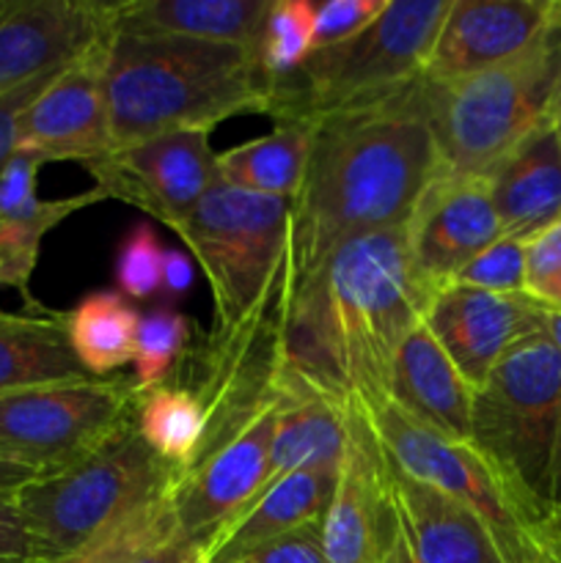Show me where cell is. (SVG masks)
I'll use <instances>...</instances> for the list:
<instances>
[{
    "mask_svg": "<svg viewBox=\"0 0 561 563\" xmlns=\"http://www.w3.org/2000/svg\"><path fill=\"white\" fill-rule=\"evenodd\" d=\"M429 300L402 225L341 242L289 295L273 383L339 405L388 399L396 352Z\"/></svg>",
    "mask_w": 561,
    "mask_h": 563,
    "instance_id": "cell-1",
    "label": "cell"
},
{
    "mask_svg": "<svg viewBox=\"0 0 561 563\" xmlns=\"http://www.w3.org/2000/svg\"><path fill=\"white\" fill-rule=\"evenodd\" d=\"M438 174L424 77L319 115L300 190L289 201V295L341 242L405 225Z\"/></svg>",
    "mask_w": 561,
    "mask_h": 563,
    "instance_id": "cell-2",
    "label": "cell"
},
{
    "mask_svg": "<svg viewBox=\"0 0 561 563\" xmlns=\"http://www.w3.org/2000/svg\"><path fill=\"white\" fill-rule=\"evenodd\" d=\"M102 86L113 148L174 130H215L234 115H270L275 108V80L253 49L124 33L110 22Z\"/></svg>",
    "mask_w": 561,
    "mask_h": 563,
    "instance_id": "cell-3",
    "label": "cell"
},
{
    "mask_svg": "<svg viewBox=\"0 0 561 563\" xmlns=\"http://www.w3.org/2000/svg\"><path fill=\"white\" fill-rule=\"evenodd\" d=\"M561 355L548 330L512 346L473 390L471 443L553 544Z\"/></svg>",
    "mask_w": 561,
    "mask_h": 563,
    "instance_id": "cell-4",
    "label": "cell"
},
{
    "mask_svg": "<svg viewBox=\"0 0 561 563\" xmlns=\"http://www.w3.org/2000/svg\"><path fill=\"white\" fill-rule=\"evenodd\" d=\"M561 66V31L526 53L449 82L424 80L440 168L487 179L495 165L548 115Z\"/></svg>",
    "mask_w": 561,
    "mask_h": 563,
    "instance_id": "cell-5",
    "label": "cell"
},
{
    "mask_svg": "<svg viewBox=\"0 0 561 563\" xmlns=\"http://www.w3.org/2000/svg\"><path fill=\"white\" fill-rule=\"evenodd\" d=\"M179 476L182 467L148 449L132 416L97 449L31 478L14 495L38 542L61 559L138 506L170 493Z\"/></svg>",
    "mask_w": 561,
    "mask_h": 563,
    "instance_id": "cell-6",
    "label": "cell"
},
{
    "mask_svg": "<svg viewBox=\"0 0 561 563\" xmlns=\"http://www.w3.org/2000/svg\"><path fill=\"white\" fill-rule=\"evenodd\" d=\"M449 9L451 0H388L361 33L317 49L297 75L275 82L270 115L319 119L418 80Z\"/></svg>",
    "mask_w": 561,
    "mask_h": 563,
    "instance_id": "cell-7",
    "label": "cell"
},
{
    "mask_svg": "<svg viewBox=\"0 0 561 563\" xmlns=\"http://www.w3.org/2000/svg\"><path fill=\"white\" fill-rule=\"evenodd\" d=\"M289 201L218 181L174 234L196 258L212 295V333L237 328L273 286L284 258Z\"/></svg>",
    "mask_w": 561,
    "mask_h": 563,
    "instance_id": "cell-8",
    "label": "cell"
},
{
    "mask_svg": "<svg viewBox=\"0 0 561 563\" xmlns=\"http://www.w3.org/2000/svg\"><path fill=\"white\" fill-rule=\"evenodd\" d=\"M358 407L383 454L407 478L427 484L471 509L493 533L506 563H537L542 559L550 542L522 515L498 473L479 454L471 440H454L432 432L402 412L391 399Z\"/></svg>",
    "mask_w": 561,
    "mask_h": 563,
    "instance_id": "cell-9",
    "label": "cell"
},
{
    "mask_svg": "<svg viewBox=\"0 0 561 563\" xmlns=\"http://www.w3.org/2000/svg\"><path fill=\"white\" fill-rule=\"evenodd\" d=\"M138 390L127 377H80L0 396V460L53 473L97 449L135 416Z\"/></svg>",
    "mask_w": 561,
    "mask_h": 563,
    "instance_id": "cell-10",
    "label": "cell"
},
{
    "mask_svg": "<svg viewBox=\"0 0 561 563\" xmlns=\"http://www.w3.org/2000/svg\"><path fill=\"white\" fill-rule=\"evenodd\" d=\"M278 394L273 377L209 421L207 438L182 471L174 509L187 537L207 539L267 484Z\"/></svg>",
    "mask_w": 561,
    "mask_h": 563,
    "instance_id": "cell-11",
    "label": "cell"
},
{
    "mask_svg": "<svg viewBox=\"0 0 561 563\" xmlns=\"http://www.w3.org/2000/svg\"><path fill=\"white\" fill-rule=\"evenodd\" d=\"M209 132L212 130L163 132L113 148L86 168L105 198L130 203L174 231L220 181Z\"/></svg>",
    "mask_w": 561,
    "mask_h": 563,
    "instance_id": "cell-12",
    "label": "cell"
},
{
    "mask_svg": "<svg viewBox=\"0 0 561 563\" xmlns=\"http://www.w3.org/2000/svg\"><path fill=\"white\" fill-rule=\"evenodd\" d=\"M380 495V563H506L471 509L407 478L385 454Z\"/></svg>",
    "mask_w": 561,
    "mask_h": 563,
    "instance_id": "cell-13",
    "label": "cell"
},
{
    "mask_svg": "<svg viewBox=\"0 0 561 563\" xmlns=\"http://www.w3.org/2000/svg\"><path fill=\"white\" fill-rule=\"evenodd\" d=\"M405 245L413 275L429 297L454 284L468 262L504 236L487 179L435 176L405 220Z\"/></svg>",
    "mask_w": 561,
    "mask_h": 563,
    "instance_id": "cell-14",
    "label": "cell"
},
{
    "mask_svg": "<svg viewBox=\"0 0 561 563\" xmlns=\"http://www.w3.org/2000/svg\"><path fill=\"white\" fill-rule=\"evenodd\" d=\"M561 31V0H451L421 77L449 82L512 60Z\"/></svg>",
    "mask_w": 561,
    "mask_h": 563,
    "instance_id": "cell-15",
    "label": "cell"
},
{
    "mask_svg": "<svg viewBox=\"0 0 561 563\" xmlns=\"http://www.w3.org/2000/svg\"><path fill=\"white\" fill-rule=\"evenodd\" d=\"M102 47L88 49L58 71L16 121V152L42 163L91 165L113 152L102 86Z\"/></svg>",
    "mask_w": 561,
    "mask_h": 563,
    "instance_id": "cell-16",
    "label": "cell"
},
{
    "mask_svg": "<svg viewBox=\"0 0 561 563\" xmlns=\"http://www.w3.org/2000/svg\"><path fill=\"white\" fill-rule=\"evenodd\" d=\"M548 319L550 313L522 291L498 295L468 286H446L424 311V324L473 390L512 346L548 330Z\"/></svg>",
    "mask_w": 561,
    "mask_h": 563,
    "instance_id": "cell-17",
    "label": "cell"
},
{
    "mask_svg": "<svg viewBox=\"0 0 561 563\" xmlns=\"http://www.w3.org/2000/svg\"><path fill=\"white\" fill-rule=\"evenodd\" d=\"M108 36V3L9 0L0 3V97L64 69Z\"/></svg>",
    "mask_w": 561,
    "mask_h": 563,
    "instance_id": "cell-18",
    "label": "cell"
},
{
    "mask_svg": "<svg viewBox=\"0 0 561 563\" xmlns=\"http://www.w3.org/2000/svg\"><path fill=\"white\" fill-rule=\"evenodd\" d=\"M383 451L361 407L346 405V445L336 467V484L319 517V542L328 563H380V495Z\"/></svg>",
    "mask_w": 561,
    "mask_h": 563,
    "instance_id": "cell-19",
    "label": "cell"
},
{
    "mask_svg": "<svg viewBox=\"0 0 561 563\" xmlns=\"http://www.w3.org/2000/svg\"><path fill=\"white\" fill-rule=\"evenodd\" d=\"M42 165L38 157L16 152L0 170V289H14L25 302L28 313L50 311L31 291L44 236L80 209L108 201L97 187L69 198L44 201L36 192Z\"/></svg>",
    "mask_w": 561,
    "mask_h": 563,
    "instance_id": "cell-20",
    "label": "cell"
},
{
    "mask_svg": "<svg viewBox=\"0 0 561 563\" xmlns=\"http://www.w3.org/2000/svg\"><path fill=\"white\" fill-rule=\"evenodd\" d=\"M336 467H308L264 484L240 511L201 539L207 561L242 563L262 544L319 522L333 493Z\"/></svg>",
    "mask_w": 561,
    "mask_h": 563,
    "instance_id": "cell-21",
    "label": "cell"
},
{
    "mask_svg": "<svg viewBox=\"0 0 561 563\" xmlns=\"http://www.w3.org/2000/svg\"><path fill=\"white\" fill-rule=\"evenodd\" d=\"M504 236L528 242L561 220V146L544 115L487 176Z\"/></svg>",
    "mask_w": 561,
    "mask_h": 563,
    "instance_id": "cell-22",
    "label": "cell"
},
{
    "mask_svg": "<svg viewBox=\"0 0 561 563\" xmlns=\"http://www.w3.org/2000/svg\"><path fill=\"white\" fill-rule=\"evenodd\" d=\"M388 399L432 432L471 440L473 388L421 322L396 352Z\"/></svg>",
    "mask_w": 561,
    "mask_h": 563,
    "instance_id": "cell-23",
    "label": "cell"
},
{
    "mask_svg": "<svg viewBox=\"0 0 561 563\" xmlns=\"http://www.w3.org/2000/svg\"><path fill=\"white\" fill-rule=\"evenodd\" d=\"M273 0H135L108 3L113 31L234 44L258 53Z\"/></svg>",
    "mask_w": 561,
    "mask_h": 563,
    "instance_id": "cell-24",
    "label": "cell"
},
{
    "mask_svg": "<svg viewBox=\"0 0 561 563\" xmlns=\"http://www.w3.org/2000/svg\"><path fill=\"white\" fill-rule=\"evenodd\" d=\"M170 493L138 506L53 563H209L201 539L187 537L179 526Z\"/></svg>",
    "mask_w": 561,
    "mask_h": 563,
    "instance_id": "cell-25",
    "label": "cell"
},
{
    "mask_svg": "<svg viewBox=\"0 0 561 563\" xmlns=\"http://www.w3.org/2000/svg\"><path fill=\"white\" fill-rule=\"evenodd\" d=\"M278 394L267 482L308 467H336L346 445V405L306 390Z\"/></svg>",
    "mask_w": 561,
    "mask_h": 563,
    "instance_id": "cell-26",
    "label": "cell"
},
{
    "mask_svg": "<svg viewBox=\"0 0 561 563\" xmlns=\"http://www.w3.org/2000/svg\"><path fill=\"white\" fill-rule=\"evenodd\" d=\"M88 377L69 344L66 313L0 311V396Z\"/></svg>",
    "mask_w": 561,
    "mask_h": 563,
    "instance_id": "cell-27",
    "label": "cell"
},
{
    "mask_svg": "<svg viewBox=\"0 0 561 563\" xmlns=\"http://www.w3.org/2000/svg\"><path fill=\"white\" fill-rule=\"evenodd\" d=\"M314 132H317V119L311 115L275 119V130L270 135L218 154L220 181L237 190L292 201L306 174Z\"/></svg>",
    "mask_w": 561,
    "mask_h": 563,
    "instance_id": "cell-28",
    "label": "cell"
},
{
    "mask_svg": "<svg viewBox=\"0 0 561 563\" xmlns=\"http://www.w3.org/2000/svg\"><path fill=\"white\" fill-rule=\"evenodd\" d=\"M138 322V311L119 291H94L66 311L69 344L88 377H108L132 363Z\"/></svg>",
    "mask_w": 561,
    "mask_h": 563,
    "instance_id": "cell-29",
    "label": "cell"
},
{
    "mask_svg": "<svg viewBox=\"0 0 561 563\" xmlns=\"http://www.w3.org/2000/svg\"><path fill=\"white\" fill-rule=\"evenodd\" d=\"M135 423L154 454L185 471L207 438V407L185 385H160L138 394Z\"/></svg>",
    "mask_w": 561,
    "mask_h": 563,
    "instance_id": "cell-30",
    "label": "cell"
},
{
    "mask_svg": "<svg viewBox=\"0 0 561 563\" xmlns=\"http://www.w3.org/2000/svg\"><path fill=\"white\" fill-rule=\"evenodd\" d=\"M187 341H190V322L174 311L170 306H157L148 313H143L138 322L135 335V383L138 394L168 385V377H174L176 366L187 355Z\"/></svg>",
    "mask_w": 561,
    "mask_h": 563,
    "instance_id": "cell-31",
    "label": "cell"
},
{
    "mask_svg": "<svg viewBox=\"0 0 561 563\" xmlns=\"http://www.w3.org/2000/svg\"><path fill=\"white\" fill-rule=\"evenodd\" d=\"M311 0H273L264 20L258 60L275 82L297 75L314 53Z\"/></svg>",
    "mask_w": 561,
    "mask_h": 563,
    "instance_id": "cell-32",
    "label": "cell"
},
{
    "mask_svg": "<svg viewBox=\"0 0 561 563\" xmlns=\"http://www.w3.org/2000/svg\"><path fill=\"white\" fill-rule=\"evenodd\" d=\"M165 251L152 223H138L121 240L116 253V286L121 295L148 300L163 289Z\"/></svg>",
    "mask_w": 561,
    "mask_h": 563,
    "instance_id": "cell-33",
    "label": "cell"
},
{
    "mask_svg": "<svg viewBox=\"0 0 561 563\" xmlns=\"http://www.w3.org/2000/svg\"><path fill=\"white\" fill-rule=\"evenodd\" d=\"M522 278H526V242L501 236L487 251L479 253L473 262H468L451 286L517 295V291H522Z\"/></svg>",
    "mask_w": 561,
    "mask_h": 563,
    "instance_id": "cell-34",
    "label": "cell"
},
{
    "mask_svg": "<svg viewBox=\"0 0 561 563\" xmlns=\"http://www.w3.org/2000/svg\"><path fill=\"white\" fill-rule=\"evenodd\" d=\"M522 295L553 317H561V220L526 242Z\"/></svg>",
    "mask_w": 561,
    "mask_h": 563,
    "instance_id": "cell-35",
    "label": "cell"
},
{
    "mask_svg": "<svg viewBox=\"0 0 561 563\" xmlns=\"http://www.w3.org/2000/svg\"><path fill=\"white\" fill-rule=\"evenodd\" d=\"M388 0H330L314 9V53L361 33Z\"/></svg>",
    "mask_w": 561,
    "mask_h": 563,
    "instance_id": "cell-36",
    "label": "cell"
},
{
    "mask_svg": "<svg viewBox=\"0 0 561 563\" xmlns=\"http://www.w3.org/2000/svg\"><path fill=\"white\" fill-rule=\"evenodd\" d=\"M55 555L31 531L14 493H0V563H53Z\"/></svg>",
    "mask_w": 561,
    "mask_h": 563,
    "instance_id": "cell-37",
    "label": "cell"
},
{
    "mask_svg": "<svg viewBox=\"0 0 561 563\" xmlns=\"http://www.w3.org/2000/svg\"><path fill=\"white\" fill-rule=\"evenodd\" d=\"M242 563H328V561H324L322 542H319L317 522H311V526L295 528V531L262 544V548L253 550V553Z\"/></svg>",
    "mask_w": 561,
    "mask_h": 563,
    "instance_id": "cell-38",
    "label": "cell"
},
{
    "mask_svg": "<svg viewBox=\"0 0 561 563\" xmlns=\"http://www.w3.org/2000/svg\"><path fill=\"white\" fill-rule=\"evenodd\" d=\"M61 69L47 71V75L36 77V80L25 82V86L14 88V91L0 97V170L16 154V121H20L22 110L42 93V88L58 75Z\"/></svg>",
    "mask_w": 561,
    "mask_h": 563,
    "instance_id": "cell-39",
    "label": "cell"
},
{
    "mask_svg": "<svg viewBox=\"0 0 561 563\" xmlns=\"http://www.w3.org/2000/svg\"><path fill=\"white\" fill-rule=\"evenodd\" d=\"M193 258L185 256L182 251H165V264H163V289L160 295H165L168 300L187 295L193 286Z\"/></svg>",
    "mask_w": 561,
    "mask_h": 563,
    "instance_id": "cell-40",
    "label": "cell"
},
{
    "mask_svg": "<svg viewBox=\"0 0 561 563\" xmlns=\"http://www.w3.org/2000/svg\"><path fill=\"white\" fill-rule=\"evenodd\" d=\"M548 333L553 339V344L559 346V355H561V317H553L550 313L548 319ZM561 531V410H559V445H556V531H553V544L556 537Z\"/></svg>",
    "mask_w": 561,
    "mask_h": 563,
    "instance_id": "cell-41",
    "label": "cell"
},
{
    "mask_svg": "<svg viewBox=\"0 0 561 563\" xmlns=\"http://www.w3.org/2000/svg\"><path fill=\"white\" fill-rule=\"evenodd\" d=\"M38 473L28 471V467L11 465V462L0 460V493H16L22 484H28L31 478H36Z\"/></svg>",
    "mask_w": 561,
    "mask_h": 563,
    "instance_id": "cell-42",
    "label": "cell"
},
{
    "mask_svg": "<svg viewBox=\"0 0 561 563\" xmlns=\"http://www.w3.org/2000/svg\"><path fill=\"white\" fill-rule=\"evenodd\" d=\"M550 121L556 126V135H559V146H561V66H559V77H556L553 86V97H550V108H548Z\"/></svg>",
    "mask_w": 561,
    "mask_h": 563,
    "instance_id": "cell-43",
    "label": "cell"
},
{
    "mask_svg": "<svg viewBox=\"0 0 561 563\" xmlns=\"http://www.w3.org/2000/svg\"><path fill=\"white\" fill-rule=\"evenodd\" d=\"M537 563H561V548H559V544H550V548L542 553V559H539Z\"/></svg>",
    "mask_w": 561,
    "mask_h": 563,
    "instance_id": "cell-44",
    "label": "cell"
}]
</instances>
